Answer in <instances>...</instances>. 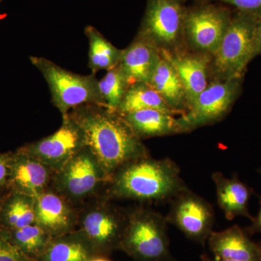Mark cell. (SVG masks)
<instances>
[{
  "label": "cell",
  "mask_w": 261,
  "mask_h": 261,
  "mask_svg": "<svg viewBox=\"0 0 261 261\" xmlns=\"http://www.w3.org/2000/svg\"><path fill=\"white\" fill-rule=\"evenodd\" d=\"M68 115L83 132L86 147L95 156L108 182L126 163L149 156L148 149L118 111L88 104Z\"/></svg>",
  "instance_id": "6da1fadb"
},
{
  "label": "cell",
  "mask_w": 261,
  "mask_h": 261,
  "mask_svg": "<svg viewBox=\"0 0 261 261\" xmlns=\"http://www.w3.org/2000/svg\"><path fill=\"white\" fill-rule=\"evenodd\" d=\"M108 198L149 203L170 202L186 190L181 171L168 159L142 158L120 168L108 182Z\"/></svg>",
  "instance_id": "7a4b0ae2"
},
{
  "label": "cell",
  "mask_w": 261,
  "mask_h": 261,
  "mask_svg": "<svg viewBox=\"0 0 261 261\" xmlns=\"http://www.w3.org/2000/svg\"><path fill=\"white\" fill-rule=\"evenodd\" d=\"M260 13L236 10L229 27L212 56L210 74L214 81L243 79L247 65L255 58V34Z\"/></svg>",
  "instance_id": "3957f363"
},
{
  "label": "cell",
  "mask_w": 261,
  "mask_h": 261,
  "mask_svg": "<svg viewBox=\"0 0 261 261\" xmlns=\"http://www.w3.org/2000/svg\"><path fill=\"white\" fill-rule=\"evenodd\" d=\"M166 216L139 207L127 213L120 250L135 261H175L170 250Z\"/></svg>",
  "instance_id": "277c9868"
},
{
  "label": "cell",
  "mask_w": 261,
  "mask_h": 261,
  "mask_svg": "<svg viewBox=\"0 0 261 261\" xmlns=\"http://www.w3.org/2000/svg\"><path fill=\"white\" fill-rule=\"evenodd\" d=\"M30 61L47 82L51 102L62 116L84 105L104 106L95 75L77 74L43 57H30Z\"/></svg>",
  "instance_id": "5b68a950"
},
{
  "label": "cell",
  "mask_w": 261,
  "mask_h": 261,
  "mask_svg": "<svg viewBox=\"0 0 261 261\" xmlns=\"http://www.w3.org/2000/svg\"><path fill=\"white\" fill-rule=\"evenodd\" d=\"M185 3L184 0H147L137 37L150 42L160 51H185Z\"/></svg>",
  "instance_id": "8992f818"
},
{
  "label": "cell",
  "mask_w": 261,
  "mask_h": 261,
  "mask_svg": "<svg viewBox=\"0 0 261 261\" xmlns=\"http://www.w3.org/2000/svg\"><path fill=\"white\" fill-rule=\"evenodd\" d=\"M101 199L79 211L76 230L87 240L97 256L108 257L120 250L127 222V213Z\"/></svg>",
  "instance_id": "52a82bcc"
},
{
  "label": "cell",
  "mask_w": 261,
  "mask_h": 261,
  "mask_svg": "<svg viewBox=\"0 0 261 261\" xmlns=\"http://www.w3.org/2000/svg\"><path fill=\"white\" fill-rule=\"evenodd\" d=\"M108 183L100 164L85 146L55 173L50 187L76 206L94 197Z\"/></svg>",
  "instance_id": "ba28073f"
},
{
  "label": "cell",
  "mask_w": 261,
  "mask_h": 261,
  "mask_svg": "<svg viewBox=\"0 0 261 261\" xmlns=\"http://www.w3.org/2000/svg\"><path fill=\"white\" fill-rule=\"evenodd\" d=\"M233 12L228 7L200 1L188 7L185 20L186 45L195 53L212 56L231 23Z\"/></svg>",
  "instance_id": "9c48e42d"
},
{
  "label": "cell",
  "mask_w": 261,
  "mask_h": 261,
  "mask_svg": "<svg viewBox=\"0 0 261 261\" xmlns=\"http://www.w3.org/2000/svg\"><path fill=\"white\" fill-rule=\"evenodd\" d=\"M243 79L214 81L178 118L182 134L214 124L224 118L238 99Z\"/></svg>",
  "instance_id": "30bf717a"
},
{
  "label": "cell",
  "mask_w": 261,
  "mask_h": 261,
  "mask_svg": "<svg viewBox=\"0 0 261 261\" xmlns=\"http://www.w3.org/2000/svg\"><path fill=\"white\" fill-rule=\"evenodd\" d=\"M166 220L174 225L187 238L205 245L213 232L215 213L210 202L189 188L170 202Z\"/></svg>",
  "instance_id": "8fae6325"
},
{
  "label": "cell",
  "mask_w": 261,
  "mask_h": 261,
  "mask_svg": "<svg viewBox=\"0 0 261 261\" xmlns=\"http://www.w3.org/2000/svg\"><path fill=\"white\" fill-rule=\"evenodd\" d=\"M62 118L61 127L53 135L22 146L18 149L39 160L55 173L86 146L83 132L80 126L68 114Z\"/></svg>",
  "instance_id": "7c38bea8"
},
{
  "label": "cell",
  "mask_w": 261,
  "mask_h": 261,
  "mask_svg": "<svg viewBox=\"0 0 261 261\" xmlns=\"http://www.w3.org/2000/svg\"><path fill=\"white\" fill-rule=\"evenodd\" d=\"M35 209L36 224L51 238L76 230L80 209L51 187L35 197Z\"/></svg>",
  "instance_id": "4fadbf2b"
},
{
  "label": "cell",
  "mask_w": 261,
  "mask_h": 261,
  "mask_svg": "<svg viewBox=\"0 0 261 261\" xmlns=\"http://www.w3.org/2000/svg\"><path fill=\"white\" fill-rule=\"evenodd\" d=\"M54 174L40 161L17 149L12 154L8 189L36 197L50 188Z\"/></svg>",
  "instance_id": "5bb4252c"
},
{
  "label": "cell",
  "mask_w": 261,
  "mask_h": 261,
  "mask_svg": "<svg viewBox=\"0 0 261 261\" xmlns=\"http://www.w3.org/2000/svg\"><path fill=\"white\" fill-rule=\"evenodd\" d=\"M160 51L161 56L173 65L183 84L188 109L196 97L208 86L207 79L210 74L212 56L195 51L191 53L185 51L176 53Z\"/></svg>",
  "instance_id": "9a60e30c"
},
{
  "label": "cell",
  "mask_w": 261,
  "mask_h": 261,
  "mask_svg": "<svg viewBox=\"0 0 261 261\" xmlns=\"http://www.w3.org/2000/svg\"><path fill=\"white\" fill-rule=\"evenodd\" d=\"M161 57V51L155 46L136 37L128 47L122 49L118 67L129 86L149 84Z\"/></svg>",
  "instance_id": "2e32d148"
},
{
  "label": "cell",
  "mask_w": 261,
  "mask_h": 261,
  "mask_svg": "<svg viewBox=\"0 0 261 261\" xmlns=\"http://www.w3.org/2000/svg\"><path fill=\"white\" fill-rule=\"evenodd\" d=\"M207 242L216 258L260 261L258 243H254L246 230L238 225L224 231H213Z\"/></svg>",
  "instance_id": "e0dca14e"
},
{
  "label": "cell",
  "mask_w": 261,
  "mask_h": 261,
  "mask_svg": "<svg viewBox=\"0 0 261 261\" xmlns=\"http://www.w3.org/2000/svg\"><path fill=\"white\" fill-rule=\"evenodd\" d=\"M212 180L216 187L218 205L224 211L225 217L231 221L238 216L253 220L248 211L249 201L255 192L233 173L231 178L225 177L219 171L213 173Z\"/></svg>",
  "instance_id": "ac0fdd59"
},
{
  "label": "cell",
  "mask_w": 261,
  "mask_h": 261,
  "mask_svg": "<svg viewBox=\"0 0 261 261\" xmlns=\"http://www.w3.org/2000/svg\"><path fill=\"white\" fill-rule=\"evenodd\" d=\"M136 135L143 140L182 134L175 115L156 109L140 110L121 114Z\"/></svg>",
  "instance_id": "d6986e66"
},
{
  "label": "cell",
  "mask_w": 261,
  "mask_h": 261,
  "mask_svg": "<svg viewBox=\"0 0 261 261\" xmlns=\"http://www.w3.org/2000/svg\"><path fill=\"white\" fill-rule=\"evenodd\" d=\"M149 84L168 106L180 116L186 112V92L179 77L169 61L161 55Z\"/></svg>",
  "instance_id": "ffe728a7"
},
{
  "label": "cell",
  "mask_w": 261,
  "mask_h": 261,
  "mask_svg": "<svg viewBox=\"0 0 261 261\" xmlns=\"http://www.w3.org/2000/svg\"><path fill=\"white\" fill-rule=\"evenodd\" d=\"M95 255L80 231L51 238L44 252L36 261H89Z\"/></svg>",
  "instance_id": "44dd1931"
},
{
  "label": "cell",
  "mask_w": 261,
  "mask_h": 261,
  "mask_svg": "<svg viewBox=\"0 0 261 261\" xmlns=\"http://www.w3.org/2000/svg\"><path fill=\"white\" fill-rule=\"evenodd\" d=\"M35 223V197L9 190L0 206V228L11 231Z\"/></svg>",
  "instance_id": "7402d4cb"
},
{
  "label": "cell",
  "mask_w": 261,
  "mask_h": 261,
  "mask_svg": "<svg viewBox=\"0 0 261 261\" xmlns=\"http://www.w3.org/2000/svg\"><path fill=\"white\" fill-rule=\"evenodd\" d=\"M85 34L89 40L88 66L92 74L116 68L121 60L122 49L115 47L92 25L86 27Z\"/></svg>",
  "instance_id": "603a6c76"
},
{
  "label": "cell",
  "mask_w": 261,
  "mask_h": 261,
  "mask_svg": "<svg viewBox=\"0 0 261 261\" xmlns=\"http://www.w3.org/2000/svg\"><path fill=\"white\" fill-rule=\"evenodd\" d=\"M146 109L160 110L175 116L178 114L149 84L146 83H136L129 86L116 111L120 114H125Z\"/></svg>",
  "instance_id": "cb8c5ba5"
},
{
  "label": "cell",
  "mask_w": 261,
  "mask_h": 261,
  "mask_svg": "<svg viewBox=\"0 0 261 261\" xmlns=\"http://www.w3.org/2000/svg\"><path fill=\"white\" fill-rule=\"evenodd\" d=\"M10 238L25 256L36 261L45 250L51 238L37 224L8 231Z\"/></svg>",
  "instance_id": "d4e9b609"
},
{
  "label": "cell",
  "mask_w": 261,
  "mask_h": 261,
  "mask_svg": "<svg viewBox=\"0 0 261 261\" xmlns=\"http://www.w3.org/2000/svg\"><path fill=\"white\" fill-rule=\"evenodd\" d=\"M98 84L105 107L117 111L129 87L118 65L108 70L106 75L98 80Z\"/></svg>",
  "instance_id": "484cf974"
},
{
  "label": "cell",
  "mask_w": 261,
  "mask_h": 261,
  "mask_svg": "<svg viewBox=\"0 0 261 261\" xmlns=\"http://www.w3.org/2000/svg\"><path fill=\"white\" fill-rule=\"evenodd\" d=\"M0 261H33L15 246L9 232L0 228Z\"/></svg>",
  "instance_id": "4316f807"
},
{
  "label": "cell",
  "mask_w": 261,
  "mask_h": 261,
  "mask_svg": "<svg viewBox=\"0 0 261 261\" xmlns=\"http://www.w3.org/2000/svg\"><path fill=\"white\" fill-rule=\"evenodd\" d=\"M231 5L238 11L261 13V0H205Z\"/></svg>",
  "instance_id": "83f0119b"
},
{
  "label": "cell",
  "mask_w": 261,
  "mask_h": 261,
  "mask_svg": "<svg viewBox=\"0 0 261 261\" xmlns=\"http://www.w3.org/2000/svg\"><path fill=\"white\" fill-rule=\"evenodd\" d=\"M13 152L0 153V190L8 188Z\"/></svg>",
  "instance_id": "f1b7e54d"
},
{
  "label": "cell",
  "mask_w": 261,
  "mask_h": 261,
  "mask_svg": "<svg viewBox=\"0 0 261 261\" xmlns=\"http://www.w3.org/2000/svg\"><path fill=\"white\" fill-rule=\"evenodd\" d=\"M259 173L261 174V168L258 170ZM260 208L256 217H254L252 221V224L249 227L245 228L247 233L249 235H252L255 233H261V197L260 198Z\"/></svg>",
  "instance_id": "f546056e"
},
{
  "label": "cell",
  "mask_w": 261,
  "mask_h": 261,
  "mask_svg": "<svg viewBox=\"0 0 261 261\" xmlns=\"http://www.w3.org/2000/svg\"><path fill=\"white\" fill-rule=\"evenodd\" d=\"M261 55V13L258 15L255 34V58Z\"/></svg>",
  "instance_id": "4dcf8cb0"
},
{
  "label": "cell",
  "mask_w": 261,
  "mask_h": 261,
  "mask_svg": "<svg viewBox=\"0 0 261 261\" xmlns=\"http://www.w3.org/2000/svg\"><path fill=\"white\" fill-rule=\"evenodd\" d=\"M202 259L203 261H238V260H228V259H219V258H215L214 260L213 259L209 258L206 255H202Z\"/></svg>",
  "instance_id": "1f68e13d"
},
{
  "label": "cell",
  "mask_w": 261,
  "mask_h": 261,
  "mask_svg": "<svg viewBox=\"0 0 261 261\" xmlns=\"http://www.w3.org/2000/svg\"><path fill=\"white\" fill-rule=\"evenodd\" d=\"M89 261H111L108 257L97 256L94 257Z\"/></svg>",
  "instance_id": "d6a6232c"
},
{
  "label": "cell",
  "mask_w": 261,
  "mask_h": 261,
  "mask_svg": "<svg viewBox=\"0 0 261 261\" xmlns=\"http://www.w3.org/2000/svg\"><path fill=\"white\" fill-rule=\"evenodd\" d=\"M4 190L5 189H3V190H0V206H1L2 202H3V198H4L5 195L3 194V190Z\"/></svg>",
  "instance_id": "836d02e7"
},
{
  "label": "cell",
  "mask_w": 261,
  "mask_h": 261,
  "mask_svg": "<svg viewBox=\"0 0 261 261\" xmlns=\"http://www.w3.org/2000/svg\"><path fill=\"white\" fill-rule=\"evenodd\" d=\"M259 248H260V261H261V242L258 243Z\"/></svg>",
  "instance_id": "e575fe53"
},
{
  "label": "cell",
  "mask_w": 261,
  "mask_h": 261,
  "mask_svg": "<svg viewBox=\"0 0 261 261\" xmlns=\"http://www.w3.org/2000/svg\"><path fill=\"white\" fill-rule=\"evenodd\" d=\"M184 1L185 2H187V0H184ZM195 1H197V2H200V1H205V0H195Z\"/></svg>",
  "instance_id": "d590c367"
}]
</instances>
